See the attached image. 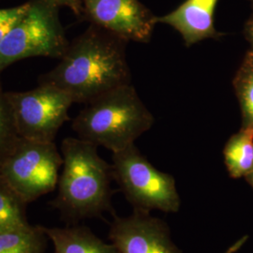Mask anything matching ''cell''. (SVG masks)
Segmentation results:
<instances>
[{
    "instance_id": "8992f818",
    "label": "cell",
    "mask_w": 253,
    "mask_h": 253,
    "mask_svg": "<svg viewBox=\"0 0 253 253\" xmlns=\"http://www.w3.org/2000/svg\"><path fill=\"white\" fill-rule=\"evenodd\" d=\"M63 157L54 142L19 137L0 167V175L27 204L57 188Z\"/></svg>"
},
{
    "instance_id": "4fadbf2b",
    "label": "cell",
    "mask_w": 253,
    "mask_h": 253,
    "mask_svg": "<svg viewBox=\"0 0 253 253\" xmlns=\"http://www.w3.org/2000/svg\"><path fill=\"white\" fill-rule=\"evenodd\" d=\"M49 237L37 225L0 233V253H45Z\"/></svg>"
},
{
    "instance_id": "7a4b0ae2",
    "label": "cell",
    "mask_w": 253,
    "mask_h": 253,
    "mask_svg": "<svg viewBox=\"0 0 253 253\" xmlns=\"http://www.w3.org/2000/svg\"><path fill=\"white\" fill-rule=\"evenodd\" d=\"M63 166L52 207L68 222L100 217L111 206L112 165L98 146L80 138L68 137L61 144Z\"/></svg>"
},
{
    "instance_id": "7c38bea8",
    "label": "cell",
    "mask_w": 253,
    "mask_h": 253,
    "mask_svg": "<svg viewBox=\"0 0 253 253\" xmlns=\"http://www.w3.org/2000/svg\"><path fill=\"white\" fill-rule=\"evenodd\" d=\"M227 170L233 178L247 176L253 171V128L243 126L232 136L223 150Z\"/></svg>"
},
{
    "instance_id": "5b68a950",
    "label": "cell",
    "mask_w": 253,
    "mask_h": 253,
    "mask_svg": "<svg viewBox=\"0 0 253 253\" xmlns=\"http://www.w3.org/2000/svg\"><path fill=\"white\" fill-rule=\"evenodd\" d=\"M113 176L135 210L176 213L181 200L174 177L155 168L135 144L113 153Z\"/></svg>"
},
{
    "instance_id": "d6986e66",
    "label": "cell",
    "mask_w": 253,
    "mask_h": 253,
    "mask_svg": "<svg viewBox=\"0 0 253 253\" xmlns=\"http://www.w3.org/2000/svg\"><path fill=\"white\" fill-rule=\"evenodd\" d=\"M247 35L253 45V19L249 22V24L247 26Z\"/></svg>"
},
{
    "instance_id": "6da1fadb",
    "label": "cell",
    "mask_w": 253,
    "mask_h": 253,
    "mask_svg": "<svg viewBox=\"0 0 253 253\" xmlns=\"http://www.w3.org/2000/svg\"><path fill=\"white\" fill-rule=\"evenodd\" d=\"M126 41L91 25L68 46L58 64L39 78L67 92L76 103H89L109 91L129 84Z\"/></svg>"
},
{
    "instance_id": "8fae6325",
    "label": "cell",
    "mask_w": 253,
    "mask_h": 253,
    "mask_svg": "<svg viewBox=\"0 0 253 253\" xmlns=\"http://www.w3.org/2000/svg\"><path fill=\"white\" fill-rule=\"evenodd\" d=\"M43 230L54 245V253H119L114 245L102 241L87 227H43Z\"/></svg>"
},
{
    "instance_id": "277c9868",
    "label": "cell",
    "mask_w": 253,
    "mask_h": 253,
    "mask_svg": "<svg viewBox=\"0 0 253 253\" xmlns=\"http://www.w3.org/2000/svg\"><path fill=\"white\" fill-rule=\"evenodd\" d=\"M70 42L54 0H30L29 8L0 43V72L35 56L60 59Z\"/></svg>"
},
{
    "instance_id": "30bf717a",
    "label": "cell",
    "mask_w": 253,
    "mask_h": 253,
    "mask_svg": "<svg viewBox=\"0 0 253 253\" xmlns=\"http://www.w3.org/2000/svg\"><path fill=\"white\" fill-rule=\"evenodd\" d=\"M218 0H186L170 13L157 17V24H166L180 34L187 47L207 39L221 36L214 26Z\"/></svg>"
},
{
    "instance_id": "ffe728a7",
    "label": "cell",
    "mask_w": 253,
    "mask_h": 253,
    "mask_svg": "<svg viewBox=\"0 0 253 253\" xmlns=\"http://www.w3.org/2000/svg\"><path fill=\"white\" fill-rule=\"evenodd\" d=\"M246 178H247V180L249 181V183L253 187V171L251 172L250 174H248V175L246 176Z\"/></svg>"
},
{
    "instance_id": "52a82bcc",
    "label": "cell",
    "mask_w": 253,
    "mask_h": 253,
    "mask_svg": "<svg viewBox=\"0 0 253 253\" xmlns=\"http://www.w3.org/2000/svg\"><path fill=\"white\" fill-rule=\"evenodd\" d=\"M7 97L18 135L40 142H54L74 103L67 92L50 84H39L32 90L7 92Z\"/></svg>"
},
{
    "instance_id": "e0dca14e",
    "label": "cell",
    "mask_w": 253,
    "mask_h": 253,
    "mask_svg": "<svg viewBox=\"0 0 253 253\" xmlns=\"http://www.w3.org/2000/svg\"><path fill=\"white\" fill-rule=\"evenodd\" d=\"M29 8V1L14 8L0 9V43Z\"/></svg>"
},
{
    "instance_id": "9c48e42d",
    "label": "cell",
    "mask_w": 253,
    "mask_h": 253,
    "mask_svg": "<svg viewBox=\"0 0 253 253\" xmlns=\"http://www.w3.org/2000/svg\"><path fill=\"white\" fill-rule=\"evenodd\" d=\"M109 239L119 253H182L163 219L135 210L128 217H115Z\"/></svg>"
},
{
    "instance_id": "2e32d148",
    "label": "cell",
    "mask_w": 253,
    "mask_h": 253,
    "mask_svg": "<svg viewBox=\"0 0 253 253\" xmlns=\"http://www.w3.org/2000/svg\"><path fill=\"white\" fill-rule=\"evenodd\" d=\"M19 137L7 92L3 90L0 80V167L13 148Z\"/></svg>"
},
{
    "instance_id": "5bb4252c",
    "label": "cell",
    "mask_w": 253,
    "mask_h": 253,
    "mask_svg": "<svg viewBox=\"0 0 253 253\" xmlns=\"http://www.w3.org/2000/svg\"><path fill=\"white\" fill-rule=\"evenodd\" d=\"M27 203L0 175V233L29 226Z\"/></svg>"
},
{
    "instance_id": "9a60e30c",
    "label": "cell",
    "mask_w": 253,
    "mask_h": 253,
    "mask_svg": "<svg viewBox=\"0 0 253 253\" xmlns=\"http://www.w3.org/2000/svg\"><path fill=\"white\" fill-rule=\"evenodd\" d=\"M235 86L243 113L244 126L253 128V53L249 54L237 73Z\"/></svg>"
},
{
    "instance_id": "ba28073f",
    "label": "cell",
    "mask_w": 253,
    "mask_h": 253,
    "mask_svg": "<svg viewBox=\"0 0 253 253\" xmlns=\"http://www.w3.org/2000/svg\"><path fill=\"white\" fill-rule=\"evenodd\" d=\"M83 13L91 25L126 42H149L157 25V16L140 0H83Z\"/></svg>"
},
{
    "instance_id": "3957f363",
    "label": "cell",
    "mask_w": 253,
    "mask_h": 253,
    "mask_svg": "<svg viewBox=\"0 0 253 253\" xmlns=\"http://www.w3.org/2000/svg\"><path fill=\"white\" fill-rule=\"evenodd\" d=\"M153 123L152 114L129 84L86 103L72 126L78 138L114 153L133 145Z\"/></svg>"
},
{
    "instance_id": "ac0fdd59",
    "label": "cell",
    "mask_w": 253,
    "mask_h": 253,
    "mask_svg": "<svg viewBox=\"0 0 253 253\" xmlns=\"http://www.w3.org/2000/svg\"><path fill=\"white\" fill-rule=\"evenodd\" d=\"M59 7H67L72 9L73 13L80 16L83 13V0H54Z\"/></svg>"
}]
</instances>
